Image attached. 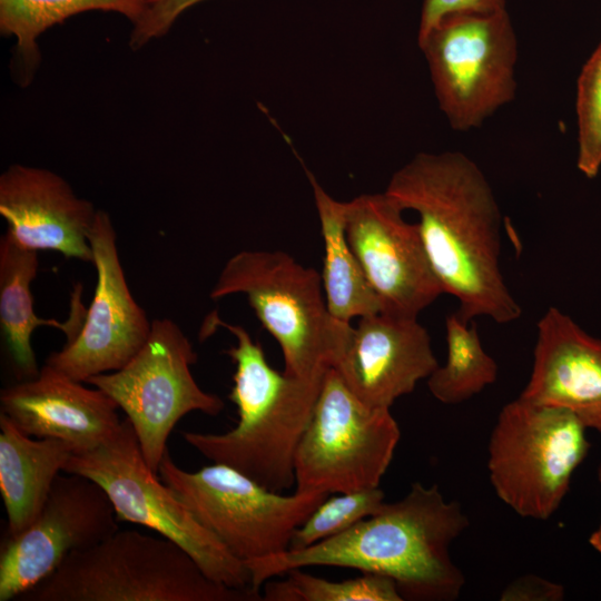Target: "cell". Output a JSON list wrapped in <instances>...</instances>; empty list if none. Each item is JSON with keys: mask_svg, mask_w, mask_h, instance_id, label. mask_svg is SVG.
<instances>
[{"mask_svg": "<svg viewBox=\"0 0 601 601\" xmlns=\"http://www.w3.org/2000/svg\"><path fill=\"white\" fill-rule=\"evenodd\" d=\"M451 128H479L516 95L518 39L505 9L455 12L417 36Z\"/></svg>", "mask_w": 601, "mask_h": 601, "instance_id": "ba28073f", "label": "cell"}, {"mask_svg": "<svg viewBox=\"0 0 601 601\" xmlns=\"http://www.w3.org/2000/svg\"><path fill=\"white\" fill-rule=\"evenodd\" d=\"M39 269L37 250L18 245L7 234L0 238V325L17 377L33 378L39 374L31 338L36 328H58L72 339L79 331L86 308L76 286L69 319L60 323L35 313L31 284Z\"/></svg>", "mask_w": 601, "mask_h": 601, "instance_id": "d6986e66", "label": "cell"}, {"mask_svg": "<svg viewBox=\"0 0 601 601\" xmlns=\"http://www.w3.org/2000/svg\"><path fill=\"white\" fill-rule=\"evenodd\" d=\"M197 353L170 318L152 319L148 339L120 370L89 377L126 414L149 467L158 473L167 441L188 413L218 415L225 407L216 394L204 391L191 373Z\"/></svg>", "mask_w": 601, "mask_h": 601, "instance_id": "8fae6325", "label": "cell"}, {"mask_svg": "<svg viewBox=\"0 0 601 601\" xmlns=\"http://www.w3.org/2000/svg\"><path fill=\"white\" fill-rule=\"evenodd\" d=\"M400 439L390 408L363 403L329 367L296 451L295 491L331 494L377 487Z\"/></svg>", "mask_w": 601, "mask_h": 601, "instance_id": "30bf717a", "label": "cell"}, {"mask_svg": "<svg viewBox=\"0 0 601 601\" xmlns=\"http://www.w3.org/2000/svg\"><path fill=\"white\" fill-rule=\"evenodd\" d=\"M236 343L225 351L235 365L228 395L238 422L225 433L184 432L213 463L228 465L260 485L283 492L295 485V455L312 418L323 377L302 378L273 368L262 345L240 325L214 317Z\"/></svg>", "mask_w": 601, "mask_h": 601, "instance_id": "3957f363", "label": "cell"}, {"mask_svg": "<svg viewBox=\"0 0 601 601\" xmlns=\"http://www.w3.org/2000/svg\"><path fill=\"white\" fill-rule=\"evenodd\" d=\"M577 167L589 179L601 170V41L577 80Z\"/></svg>", "mask_w": 601, "mask_h": 601, "instance_id": "484cf974", "label": "cell"}, {"mask_svg": "<svg viewBox=\"0 0 601 601\" xmlns=\"http://www.w3.org/2000/svg\"><path fill=\"white\" fill-rule=\"evenodd\" d=\"M65 473L97 482L108 494L118 521L146 526L180 545L213 581L252 590L246 564L207 530L147 464L127 418L99 446L72 453Z\"/></svg>", "mask_w": 601, "mask_h": 601, "instance_id": "8992f818", "label": "cell"}, {"mask_svg": "<svg viewBox=\"0 0 601 601\" xmlns=\"http://www.w3.org/2000/svg\"><path fill=\"white\" fill-rule=\"evenodd\" d=\"M536 327L532 371L520 396L570 411L601 433V339L554 306Z\"/></svg>", "mask_w": 601, "mask_h": 601, "instance_id": "ac0fdd59", "label": "cell"}, {"mask_svg": "<svg viewBox=\"0 0 601 601\" xmlns=\"http://www.w3.org/2000/svg\"><path fill=\"white\" fill-rule=\"evenodd\" d=\"M506 8V0H424L417 36L427 32L443 17L455 12H491Z\"/></svg>", "mask_w": 601, "mask_h": 601, "instance_id": "83f0119b", "label": "cell"}, {"mask_svg": "<svg viewBox=\"0 0 601 601\" xmlns=\"http://www.w3.org/2000/svg\"><path fill=\"white\" fill-rule=\"evenodd\" d=\"M115 508L93 480L59 474L37 518L7 535L0 553V601L18 599L73 551L92 546L118 528Z\"/></svg>", "mask_w": 601, "mask_h": 601, "instance_id": "7c38bea8", "label": "cell"}, {"mask_svg": "<svg viewBox=\"0 0 601 601\" xmlns=\"http://www.w3.org/2000/svg\"><path fill=\"white\" fill-rule=\"evenodd\" d=\"M447 356L427 378L431 394L443 404H459L493 384L499 366L481 342L476 324L452 313L445 319Z\"/></svg>", "mask_w": 601, "mask_h": 601, "instance_id": "603a6c76", "label": "cell"}, {"mask_svg": "<svg viewBox=\"0 0 601 601\" xmlns=\"http://www.w3.org/2000/svg\"><path fill=\"white\" fill-rule=\"evenodd\" d=\"M384 191L345 201V231L376 293L381 312L417 318L444 293L425 250L417 223Z\"/></svg>", "mask_w": 601, "mask_h": 601, "instance_id": "5bb4252c", "label": "cell"}, {"mask_svg": "<svg viewBox=\"0 0 601 601\" xmlns=\"http://www.w3.org/2000/svg\"><path fill=\"white\" fill-rule=\"evenodd\" d=\"M263 584L264 601H403L396 583L385 575L363 573L342 581H331L304 569H293Z\"/></svg>", "mask_w": 601, "mask_h": 601, "instance_id": "cb8c5ba5", "label": "cell"}, {"mask_svg": "<svg viewBox=\"0 0 601 601\" xmlns=\"http://www.w3.org/2000/svg\"><path fill=\"white\" fill-rule=\"evenodd\" d=\"M384 504L380 486L328 495L294 531L288 550H300L335 536L375 514Z\"/></svg>", "mask_w": 601, "mask_h": 601, "instance_id": "d4e9b609", "label": "cell"}, {"mask_svg": "<svg viewBox=\"0 0 601 601\" xmlns=\"http://www.w3.org/2000/svg\"><path fill=\"white\" fill-rule=\"evenodd\" d=\"M562 585L536 575H524L511 582L502 592L503 601L561 600Z\"/></svg>", "mask_w": 601, "mask_h": 601, "instance_id": "f1b7e54d", "label": "cell"}, {"mask_svg": "<svg viewBox=\"0 0 601 601\" xmlns=\"http://www.w3.org/2000/svg\"><path fill=\"white\" fill-rule=\"evenodd\" d=\"M72 453L63 441L24 434L0 413V493L8 535L20 533L37 518Z\"/></svg>", "mask_w": 601, "mask_h": 601, "instance_id": "ffe728a7", "label": "cell"}, {"mask_svg": "<svg viewBox=\"0 0 601 601\" xmlns=\"http://www.w3.org/2000/svg\"><path fill=\"white\" fill-rule=\"evenodd\" d=\"M385 193L418 215V230L459 316L516 321L522 307L501 270L502 215L477 164L460 151L420 152L391 177Z\"/></svg>", "mask_w": 601, "mask_h": 601, "instance_id": "6da1fadb", "label": "cell"}, {"mask_svg": "<svg viewBox=\"0 0 601 601\" xmlns=\"http://www.w3.org/2000/svg\"><path fill=\"white\" fill-rule=\"evenodd\" d=\"M589 450L585 427L573 413L519 396L502 407L491 432L490 481L520 516L546 520Z\"/></svg>", "mask_w": 601, "mask_h": 601, "instance_id": "52a82bcc", "label": "cell"}, {"mask_svg": "<svg viewBox=\"0 0 601 601\" xmlns=\"http://www.w3.org/2000/svg\"><path fill=\"white\" fill-rule=\"evenodd\" d=\"M158 475L243 562L288 550L294 531L329 495L297 491L285 495L221 463L186 471L168 450Z\"/></svg>", "mask_w": 601, "mask_h": 601, "instance_id": "9c48e42d", "label": "cell"}, {"mask_svg": "<svg viewBox=\"0 0 601 601\" xmlns=\"http://www.w3.org/2000/svg\"><path fill=\"white\" fill-rule=\"evenodd\" d=\"M146 7L147 0H0V32L17 40L11 63L16 82H32L41 62L37 40L52 26L92 10L120 13L134 26Z\"/></svg>", "mask_w": 601, "mask_h": 601, "instance_id": "7402d4cb", "label": "cell"}, {"mask_svg": "<svg viewBox=\"0 0 601 601\" xmlns=\"http://www.w3.org/2000/svg\"><path fill=\"white\" fill-rule=\"evenodd\" d=\"M597 477H598V481L601 483V464L598 467Z\"/></svg>", "mask_w": 601, "mask_h": 601, "instance_id": "4dcf8cb0", "label": "cell"}, {"mask_svg": "<svg viewBox=\"0 0 601 601\" xmlns=\"http://www.w3.org/2000/svg\"><path fill=\"white\" fill-rule=\"evenodd\" d=\"M0 407L24 434L63 441L73 453L107 442L122 424L117 403L104 391L46 363L36 377L1 390Z\"/></svg>", "mask_w": 601, "mask_h": 601, "instance_id": "e0dca14e", "label": "cell"}, {"mask_svg": "<svg viewBox=\"0 0 601 601\" xmlns=\"http://www.w3.org/2000/svg\"><path fill=\"white\" fill-rule=\"evenodd\" d=\"M97 213L51 170L14 164L0 176L4 234L24 248L91 263L89 234Z\"/></svg>", "mask_w": 601, "mask_h": 601, "instance_id": "2e32d148", "label": "cell"}, {"mask_svg": "<svg viewBox=\"0 0 601 601\" xmlns=\"http://www.w3.org/2000/svg\"><path fill=\"white\" fill-rule=\"evenodd\" d=\"M589 543L601 553V522L598 529L590 535Z\"/></svg>", "mask_w": 601, "mask_h": 601, "instance_id": "f546056e", "label": "cell"}, {"mask_svg": "<svg viewBox=\"0 0 601 601\" xmlns=\"http://www.w3.org/2000/svg\"><path fill=\"white\" fill-rule=\"evenodd\" d=\"M97 283L76 336L46 364L78 382L124 367L144 346L151 331L145 309L127 284L110 216L98 209L89 234Z\"/></svg>", "mask_w": 601, "mask_h": 601, "instance_id": "4fadbf2b", "label": "cell"}, {"mask_svg": "<svg viewBox=\"0 0 601 601\" xmlns=\"http://www.w3.org/2000/svg\"><path fill=\"white\" fill-rule=\"evenodd\" d=\"M439 365L430 335L417 318L380 312L348 325L333 367L363 403L391 408Z\"/></svg>", "mask_w": 601, "mask_h": 601, "instance_id": "9a60e30c", "label": "cell"}, {"mask_svg": "<svg viewBox=\"0 0 601 601\" xmlns=\"http://www.w3.org/2000/svg\"><path fill=\"white\" fill-rule=\"evenodd\" d=\"M20 601H249L253 590L210 580L177 543L136 530H117L71 552Z\"/></svg>", "mask_w": 601, "mask_h": 601, "instance_id": "277c9868", "label": "cell"}, {"mask_svg": "<svg viewBox=\"0 0 601 601\" xmlns=\"http://www.w3.org/2000/svg\"><path fill=\"white\" fill-rule=\"evenodd\" d=\"M203 1L205 0H147L144 14L132 26L130 48L138 50L150 40L165 36L181 13Z\"/></svg>", "mask_w": 601, "mask_h": 601, "instance_id": "4316f807", "label": "cell"}, {"mask_svg": "<svg viewBox=\"0 0 601 601\" xmlns=\"http://www.w3.org/2000/svg\"><path fill=\"white\" fill-rule=\"evenodd\" d=\"M313 188L324 242L322 284L329 314L345 323L381 312L371 286L345 231V201L334 199L307 171Z\"/></svg>", "mask_w": 601, "mask_h": 601, "instance_id": "44dd1931", "label": "cell"}, {"mask_svg": "<svg viewBox=\"0 0 601 601\" xmlns=\"http://www.w3.org/2000/svg\"><path fill=\"white\" fill-rule=\"evenodd\" d=\"M469 524L461 504L446 501L436 484L414 482L404 497L335 536L244 563L258 594L289 570L331 565L391 578L403 600L453 601L465 579L450 546Z\"/></svg>", "mask_w": 601, "mask_h": 601, "instance_id": "7a4b0ae2", "label": "cell"}, {"mask_svg": "<svg viewBox=\"0 0 601 601\" xmlns=\"http://www.w3.org/2000/svg\"><path fill=\"white\" fill-rule=\"evenodd\" d=\"M233 294L247 297L277 341L286 374L315 378L335 365L351 323L329 314L315 269L280 250H243L227 260L209 296Z\"/></svg>", "mask_w": 601, "mask_h": 601, "instance_id": "5b68a950", "label": "cell"}]
</instances>
